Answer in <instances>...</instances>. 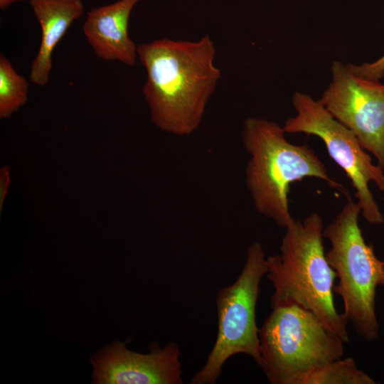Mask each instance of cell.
Here are the masks:
<instances>
[{"label":"cell","mask_w":384,"mask_h":384,"mask_svg":"<svg viewBox=\"0 0 384 384\" xmlns=\"http://www.w3.org/2000/svg\"><path fill=\"white\" fill-rule=\"evenodd\" d=\"M22 1L25 0H0V8L1 9H5L14 3Z\"/></svg>","instance_id":"cell-16"},{"label":"cell","mask_w":384,"mask_h":384,"mask_svg":"<svg viewBox=\"0 0 384 384\" xmlns=\"http://www.w3.org/2000/svg\"><path fill=\"white\" fill-rule=\"evenodd\" d=\"M180 349L174 342L161 348L154 343L148 353L127 349L114 341L95 353L90 362L92 381L98 384H181Z\"/></svg>","instance_id":"cell-9"},{"label":"cell","mask_w":384,"mask_h":384,"mask_svg":"<svg viewBox=\"0 0 384 384\" xmlns=\"http://www.w3.org/2000/svg\"><path fill=\"white\" fill-rule=\"evenodd\" d=\"M29 84L13 68L10 60L0 55V117L9 118L28 100Z\"/></svg>","instance_id":"cell-12"},{"label":"cell","mask_w":384,"mask_h":384,"mask_svg":"<svg viewBox=\"0 0 384 384\" xmlns=\"http://www.w3.org/2000/svg\"><path fill=\"white\" fill-rule=\"evenodd\" d=\"M267 272L263 247L260 242H255L247 250L245 264L235 282L218 293L217 338L204 366L190 383H215L224 363L236 354H246L260 366L256 304L260 282Z\"/></svg>","instance_id":"cell-6"},{"label":"cell","mask_w":384,"mask_h":384,"mask_svg":"<svg viewBox=\"0 0 384 384\" xmlns=\"http://www.w3.org/2000/svg\"><path fill=\"white\" fill-rule=\"evenodd\" d=\"M285 229L280 253L266 257V274L274 288L272 309L299 305L348 342V321L334 302L336 274L326 257L320 215L312 213L302 221L294 220Z\"/></svg>","instance_id":"cell-2"},{"label":"cell","mask_w":384,"mask_h":384,"mask_svg":"<svg viewBox=\"0 0 384 384\" xmlns=\"http://www.w3.org/2000/svg\"><path fill=\"white\" fill-rule=\"evenodd\" d=\"M41 29L39 49L32 62L31 82L46 85L52 69V55L72 23L84 14L82 0H29Z\"/></svg>","instance_id":"cell-11"},{"label":"cell","mask_w":384,"mask_h":384,"mask_svg":"<svg viewBox=\"0 0 384 384\" xmlns=\"http://www.w3.org/2000/svg\"><path fill=\"white\" fill-rule=\"evenodd\" d=\"M292 104L297 114L283 127L287 133H304L320 138L330 157L346 173L356 192L361 214L373 225L384 222L383 215L370 189L373 183L384 192L383 169L373 163L355 134L326 110L320 100L296 92Z\"/></svg>","instance_id":"cell-7"},{"label":"cell","mask_w":384,"mask_h":384,"mask_svg":"<svg viewBox=\"0 0 384 384\" xmlns=\"http://www.w3.org/2000/svg\"><path fill=\"white\" fill-rule=\"evenodd\" d=\"M350 66L358 76L379 81L384 75V55L373 62L365 63L359 65L350 64Z\"/></svg>","instance_id":"cell-14"},{"label":"cell","mask_w":384,"mask_h":384,"mask_svg":"<svg viewBox=\"0 0 384 384\" xmlns=\"http://www.w3.org/2000/svg\"><path fill=\"white\" fill-rule=\"evenodd\" d=\"M379 285L384 287V263L383 265L382 272L380 278Z\"/></svg>","instance_id":"cell-17"},{"label":"cell","mask_w":384,"mask_h":384,"mask_svg":"<svg viewBox=\"0 0 384 384\" xmlns=\"http://www.w3.org/2000/svg\"><path fill=\"white\" fill-rule=\"evenodd\" d=\"M260 367L272 384H302L343 356V341L297 304L272 308L259 331Z\"/></svg>","instance_id":"cell-4"},{"label":"cell","mask_w":384,"mask_h":384,"mask_svg":"<svg viewBox=\"0 0 384 384\" xmlns=\"http://www.w3.org/2000/svg\"><path fill=\"white\" fill-rule=\"evenodd\" d=\"M331 71L321 102L384 169V85L358 76L350 64L339 61L333 62Z\"/></svg>","instance_id":"cell-8"},{"label":"cell","mask_w":384,"mask_h":384,"mask_svg":"<svg viewBox=\"0 0 384 384\" xmlns=\"http://www.w3.org/2000/svg\"><path fill=\"white\" fill-rule=\"evenodd\" d=\"M209 35L198 41L161 38L137 46L146 78L142 88L154 123L177 136L199 127L221 78Z\"/></svg>","instance_id":"cell-1"},{"label":"cell","mask_w":384,"mask_h":384,"mask_svg":"<svg viewBox=\"0 0 384 384\" xmlns=\"http://www.w3.org/2000/svg\"><path fill=\"white\" fill-rule=\"evenodd\" d=\"M361 213L358 203L348 198L323 237L331 242L326 257L338 279L334 292L343 300V314L360 336L371 341L379 336L375 295L384 261L365 241L358 224Z\"/></svg>","instance_id":"cell-5"},{"label":"cell","mask_w":384,"mask_h":384,"mask_svg":"<svg viewBox=\"0 0 384 384\" xmlns=\"http://www.w3.org/2000/svg\"><path fill=\"white\" fill-rule=\"evenodd\" d=\"M242 142L250 159L245 183L256 210L286 228L293 221L289 207L290 185L306 177L326 181L331 187H343L328 175L324 163L306 145L290 143L277 123L263 118L245 119Z\"/></svg>","instance_id":"cell-3"},{"label":"cell","mask_w":384,"mask_h":384,"mask_svg":"<svg viewBox=\"0 0 384 384\" xmlns=\"http://www.w3.org/2000/svg\"><path fill=\"white\" fill-rule=\"evenodd\" d=\"M10 183L9 168L4 166L0 170V210L7 193L8 187Z\"/></svg>","instance_id":"cell-15"},{"label":"cell","mask_w":384,"mask_h":384,"mask_svg":"<svg viewBox=\"0 0 384 384\" xmlns=\"http://www.w3.org/2000/svg\"><path fill=\"white\" fill-rule=\"evenodd\" d=\"M352 358L333 361L309 373L302 384H374Z\"/></svg>","instance_id":"cell-13"},{"label":"cell","mask_w":384,"mask_h":384,"mask_svg":"<svg viewBox=\"0 0 384 384\" xmlns=\"http://www.w3.org/2000/svg\"><path fill=\"white\" fill-rule=\"evenodd\" d=\"M140 1L119 0L87 12L82 31L99 58L136 65L137 46L129 36L128 26L132 10Z\"/></svg>","instance_id":"cell-10"}]
</instances>
